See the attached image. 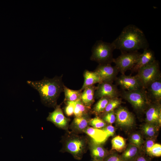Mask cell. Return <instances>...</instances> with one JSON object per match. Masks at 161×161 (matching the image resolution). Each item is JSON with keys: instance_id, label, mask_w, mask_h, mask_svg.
<instances>
[{"instance_id": "1", "label": "cell", "mask_w": 161, "mask_h": 161, "mask_svg": "<svg viewBox=\"0 0 161 161\" xmlns=\"http://www.w3.org/2000/svg\"><path fill=\"white\" fill-rule=\"evenodd\" d=\"M115 49L121 52L138 51L148 48L149 44L143 32L134 24L124 27L120 35L112 42Z\"/></svg>"}, {"instance_id": "2", "label": "cell", "mask_w": 161, "mask_h": 161, "mask_svg": "<svg viewBox=\"0 0 161 161\" xmlns=\"http://www.w3.org/2000/svg\"><path fill=\"white\" fill-rule=\"evenodd\" d=\"M62 75L52 78L44 77L38 81L27 80V83L39 93L41 100L44 106L55 108L61 93L64 91V85Z\"/></svg>"}, {"instance_id": "3", "label": "cell", "mask_w": 161, "mask_h": 161, "mask_svg": "<svg viewBox=\"0 0 161 161\" xmlns=\"http://www.w3.org/2000/svg\"><path fill=\"white\" fill-rule=\"evenodd\" d=\"M67 132L62 138L63 146L60 151L69 153L75 160H80L89 149V140L85 136Z\"/></svg>"}, {"instance_id": "4", "label": "cell", "mask_w": 161, "mask_h": 161, "mask_svg": "<svg viewBox=\"0 0 161 161\" xmlns=\"http://www.w3.org/2000/svg\"><path fill=\"white\" fill-rule=\"evenodd\" d=\"M115 49L112 43L99 40L92 47L91 60L99 64H110L113 62V52Z\"/></svg>"}, {"instance_id": "5", "label": "cell", "mask_w": 161, "mask_h": 161, "mask_svg": "<svg viewBox=\"0 0 161 161\" xmlns=\"http://www.w3.org/2000/svg\"><path fill=\"white\" fill-rule=\"evenodd\" d=\"M122 96L136 110L140 112L145 111L151 103L147 91L142 88L131 91L124 90Z\"/></svg>"}, {"instance_id": "6", "label": "cell", "mask_w": 161, "mask_h": 161, "mask_svg": "<svg viewBox=\"0 0 161 161\" xmlns=\"http://www.w3.org/2000/svg\"><path fill=\"white\" fill-rule=\"evenodd\" d=\"M135 76L142 88L146 89L149 85L153 81L161 78L159 64L155 60L137 71Z\"/></svg>"}, {"instance_id": "7", "label": "cell", "mask_w": 161, "mask_h": 161, "mask_svg": "<svg viewBox=\"0 0 161 161\" xmlns=\"http://www.w3.org/2000/svg\"><path fill=\"white\" fill-rule=\"evenodd\" d=\"M141 53L138 51L126 52H121V54L113 62L119 72L122 75L124 74L128 70L131 69L136 63Z\"/></svg>"}, {"instance_id": "8", "label": "cell", "mask_w": 161, "mask_h": 161, "mask_svg": "<svg viewBox=\"0 0 161 161\" xmlns=\"http://www.w3.org/2000/svg\"><path fill=\"white\" fill-rule=\"evenodd\" d=\"M116 123L118 126L123 128H131L135 124V118L132 114L126 108L119 106L114 111Z\"/></svg>"}, {"instance_id": "9", "label": "cell", "mask_w": 161, "mask_h": 161, "mask_svg": "<svg viewBox=\"0 0 161 161\" xmlns=\"http://www.w3.org/2000/svg\"><path fill=\"white\" fill-rule=\"evenodd\" d=\"M99 76L102 82L112 83L116 79L119 72L116 67L110 64H99L94 71Z\"/></svg>"}, {"instance_id": "10", "label": "cell", "mask_w": 161, "mask_h": 161, "mask_svg": "<svg viewBox=\"0 0 161 161\" xmlns=\"http://www.w3.org/2000/svg\"><path fill=\"white\" fill-rule=\"evenodd\" d=\"M47 120L52 123L58 128L68 131L69 119L64 115L61 104L57 105L54 111L49 113Z\"/></svg>"}, {"instance_id": "11", "label": "cell", "mask_w": 161, "mask_h": 161, "mask_svg": "<svg viewBox=\"0 0 161 161\" xmlns=\"http://www.w3.org/2000/svg\"><path fill=\"white\" fill-rule=\"evenodd\" d=\"M119 92L116 86L112 83L102 82L99 83L95 92V98L103 97L112 98L118 97Z\"/></svg>"}, {"instance_id": "12", "label": "cell", "mask_w": 161, "mask_h": 161, "mask_svg": "<svg viewBox=\"0 0 161 161\" xmlns=\"http://www.w3.org/2000/svg\"><path fill=\"white\" fill-rule=\"evenodd\" d=\"M146 123L155 125L160 127L161 125V107L160 103L151 102L146 109Z\"/></svg>"}, {"instance_id": "13", "label": "cell", "mask_w": 161, "mask_h": 161, "mask_svg": "<svg viewBox=\"0 0 161 161\" xmlns=\"http://www.w3.org/2000/svg\"><path fill=\"white\" fill-rule=\"evenodd\" d=\"M116 80L117 84L124 90L131 91L142 88L135 75L123 74Z\"/></svg>"}, {"instance_id": "14", "label": "cell", "mask_w": 161, "mask_h": 161, "mask_svg": "<svg viewBox=\"0 0 161 161\" xmlns=\"http://www.w3.org/2000/svg\"><path fill=\"white\" fill-rule=\"evenodd\" d=\"M155 60L154 52L148 48L143 50L133 67L131 69L133 72H137L140 69L150 64Z\"/></svg>"}, {"instance_id": "15", "label": "cell", "mask_w": 161, "mask_h": 161, "mask_svg": "<svg viewBox=\"0 0 161 161\" xmlns=\"http://www.w3.org/2000/svg\"><path fill=\"white\" fill-rule=\"evenodd\" d=\"M89 149L92 159L103 161L110 151L104 148L102 144L96 143L91 139L89 140Z\"/></svg>"}, {"instance_id": "16", "label": "cell", "mask_w": 161, "mask_h": 161, "mask_svg": "<svg viewBox=\"0 0 161 161\" xmlns=\"http://www.w3.org/2000/svg\"><path fill=\"white\" fill-rule=\"evenodd\" d=\"M90 118L89 115L75 117L69 128L73 133L78 134L84 133V131L89 126Z\"/></svg>"}, {"instance_id": "17", "label": "cell", "mask_w": 161, "mask_h": 161, "mask_svg": "<svg viewBox=\"0 0 161 161\" xmlns=\"http://www.w3.org/2000/svg\"><path fill=\"white\" fill-rule=\"evenodd\" d=\"M143 153V149L129 143L120 156L123 161H134Z\"/></svg>"}, {"instance_id": "18", "label": "cell", "mask_w": 161, "mask_h": 161, "mask_svg": "<svg viewBox=\"0 0 161 161\" xmlns=\"http://www.w3.org/2000/svg\"><path fill=\"white\" fill-rule=\"evenodd\" d=\"M95 142L102 144L108 139L106 132L101 129L88 127L84 131Z\"/></svg>"}, {"instance_id": "19", "label": "cell", "mask_w": 161, "mask_h": 161, "mask_svg": "<svg viewBox=\"0 0 161 161\" xmlns=\"http://www.w3.org/2000/svg\"><path fill=\"white\" fill-rule=\"evenodd\" d=\"M146 89L150 99L151 98L154 102L160 103L161 99V78L156 80L150 84Z\"/></svg>"}, {"instance_id": "20", "label": "cell", "mask_w": 161, "mask_h": 161, "mask_svg": "<svg viewBox=\"0 0 161 161\" xmlns=\"http://www.w3.org/2000/svg\"><path fill=\"white\" fill-rule=\"evenodd\" d=\"M96 87L94 85L85 88L82 92L80 100L85 106L91 108L95 101V92Z\"/></svg>"}, {"instance_id": "21", "label": "cell", "mask_w": 161, "mask_h": 161, "mask_svg": "<svg viewBox=\"0 0 161 161\" xmlns=\"http://www.w3.org/2000/svg\"><path fill=\"white\" fill-rule=\"evenodd\" d=\"M84 82L80 89L83 91L86 87L102 82L98 75L94 71L85 70L83 73Z\"/></svg>"}, {"instance_id": "22", "label": "cell", "mask_w": 161, "mask_h": 161, "mask_svg": "<svg viewBox=\"0 0 161 161\" xmlns=\"http://www.w3.org/2000/svg\"><path fill=\"white\" fill-rule=\"evenodd\" d=\"M160 127L156 125L146 123L141 126L142 132L146 138H156Z\"/></svg>"}, {"instance_id": "23", "label": "cell", "mask_w": 161, "mask_h": 161, "mask_svg": "<svg viewBox=\"0 0 161 161\" xmlns=\"http://www.w3.org/2000/svg\"><path fill=\"white\" fill-rule=\"evenodd\" d=\"M112 148L110 151L115 150L123 152L126 146V139L120 135H117L111 140Z\"/></svg>"}, {"instance_id": "24", "label": "cell", "mask_w": 161, "mask_h": 161, "mask_svg": "<svg viewBox=\"0 0 161 161\" xmlns=\"http://www.w3.org/2000/svg\"><path fill=\"white\" fill-rule=\"evenodd\" d=\"M82 90H74L70 89L64 85L63 92L64 93V101L75 102L80 100Z\"/></svg>"}, {"instance_id": "25", "label": "cell", "mask_w": 161, "mask_h": 161, "mask_svg": "<svg viewBox=\"0 0 161 161\" xmlns=\"http://www.w3.org/2000/svg\"><path fill=\"white\" fill-rule=\"evenodd\" d=\"M75 106L74 114L75 117L89 115L91 113V108L83 104L81 100L75 102Z\"/></svg>"}, {"instance_id": "26", "label": "cell", "mask_w": 161, "mask_h": 161, "mask_svg": "<svg viewBox=\"0 0 161 161\" xmlns=\"http://www.w3.org/2000/svg\"><path fill=\"white\" fill-rule=\"evenodd\" d=\"M111 98L103 97L99 99L91 110V113L98 116L104 111Z\"/></svg>"}, {"instance_id": "27", "label": "cell", "mask_w": 161, "mask_h": 161, "mask_svg": "<svg viewBox=\"0 0 161 161\" xmlns=\"http://www.w3.org/2000/svg\"><path fill=\"white\" fill-rule=\"evenodd\" d=\"M122 102L121 99L118 97L111 99L103 112L98 116L100 117L107 113L114 111L120 106Z\"/></svg>"}, {"instance_id": "28", "label": "cell", "mask_w": 161, "mask_h": 161, "mask_svg": "<svg viewBox=\"0 0 161 161\" xmlns=\"http://www.w3.org/2000/svg\"><path fill=\"white\" fill-rule=\"evenodd\" d=\"M145 141L142 135L139 132L133 133L130 135L129 138V143L142 149Z\"/></svg>"}, {"instance_id": "29", "label": "cell", "mask_w": 161, "mask_h": 161, "mask_svg": "<svg viewBox=\"0 0 161 161\" xmlns=\"http://www.w3.org/2000/svg\"><path fill=\"white\" fill-rule=\"evenodd\" d=\"M107 124L100 117L97 116L94 118H90L89 121V126L98 129L103 128L107 125Z\"/></svg>"}, {"instance_id": "30", "label": "cell", "mask_w": 161, "mask_h": 161, "mask_svg": "<svg viewBox=\"0 0 161 161\" xmlns=\"http://www.w3.org/2000/svg\"><path fill=\"white\" fill-rule=\"evenodd\" d=\"M156 138H147L145 141L143 148L144 153L148 156L151 149L155 143Z\"/></svg>"}, {"instance_id": "31", "label": "cell", "mask_w": 161, "mask_h": 161, "mask_svg": "<svg viewBox=\"0 0 161 161\" xmlns=\"http://www.w3.org/2000/svg\"><path fill=\"white\" fill-rule=\"evenodd\" d=\"M107 123L112 124L115 122L116 116L114 111L111 112L100 117Z\"/></svg>"}, {"instance_id": "32", "label": "cell", "mask_w": 161, "mask_h": 161, "mask_svg": "<svg viewBox=\"0 0 161 161\" xmlns=\"http://www.w3.org/2000/svg\"><path fill=\"white\" fill-rule=\"evenodd\" d=\"M161 156V145L155 143L152 147L149 154L150 157H159Z\"/></svg>"}, {"instance_id": "33", "label": "cell", "mask_w": 161, "mask_h": 161, "mask_svg": "<svg viewBox=\"0 0 161 161\" xmlns=\"http://www.w3.org/2000/svg\"><path fill=\"white\" fill-rule=\"evenodd\" d=\"M110 152L103 161H123L120 155L115 152L110 151Z\"/></svg>"}, {"instance_id": "34", "label": "cell", "mask_w": 161, "mask_h": 161, "mask_svg": "<svg viewBox=\"0 0 161 161\" xmlns=\"http://www.w3.org/2000/svg\"><path fill=\"white\" fill-rule=\"evenodd\" d=\"M66 106L65 109V113L67 116H71L74 114L75 106V102L65 101Z\"/></svg>"}, {"instance_id": "35", "label": "cell", "mask_w": 161, "mask_h": 161, "mask_svg": "<svg viewBox=\"0 0 161 161\" xmlns=\"http://www.w3.org/2000/svg\"><path fill=\"white\" fill-rule=\"evenodd\" d=\"M101 129L106 134L108 138L113 136L115 134V128L112 124L107 125Z\"/></svg>"}, {"instance_id": "36", "label": "cell", "mask_w": 161, "mask_h": 161, "mask_svg": "<svg viewBox=\"0 0 161 161\" xmlns=\"http://www.w3.org/2000/svg\"><path fill=\"white\" fill-rule=\"evenodd\" d=\"M134 161H152L150 157L143 153Z\"/></svg>"}, {"instance_id": "37", "label": "cell", "mask_w": 161, "mask_h": 161, "mask_svg": "<svg viewBox=\"0 0 161 161\" xmlns=\"http://www.w3.org/2000/svg\"><path fill=\"white\" fill-rule=\"evenodd\" d=\"M92 161H101L95 159H92Z\"/></svg>"}]
</instances>
